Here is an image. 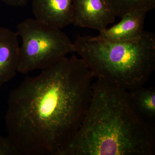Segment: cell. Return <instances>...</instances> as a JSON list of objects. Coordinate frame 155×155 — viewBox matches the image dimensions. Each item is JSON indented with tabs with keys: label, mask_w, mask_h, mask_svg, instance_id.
<instances>
[{
	"label": "cell",
	"mask_w": 155,
	"mask_h": 155,
	"mask_svg": "<svg viewBox=\"0 0 155 155\" xmlns=\"http://www.w3.org/2000/svg\"><path fill=\"white\" fill-rule=\"evenodd\" d=\"M93 78L73 55L26 78L11 91L5 120L20 155L64 154L84 119Z\"/></svg>",
	"instance_id": "1"
},
{
	"label": "cell",
	"mask_w": 155,
	"mask_h": 155,
	"mask_svg": "<svg viewBox=\"0 0 155 155\" xmlns=\"http://www.w3.org/2000/svg\"><path fill=\"white\" fill-rule=\"evenodd\" d=\"M153 127L134 112L127 91L99 80L80 127L63 155H152Z\"/></svg>",
	"instance_id": "2"
},
{
	"label": "cell",
	"mask_w": 155,
	"mask_h": 155,
	"mask_svg": "<svg viewBox=\"0 0 155 155\" xmlns=\"http://www.w3.org/2000/svg\"><path fill=\"white\" fill-rule=\"evenodd\" d=\"M78 53L94 78L126 91L144 86L155 69V35L144 31L123 41L79 36L74 42Z\"/></svg>",
	"instance_id": "3"
},
{
	"label": "cell",
	"mask_w": 155,
	"mask_h": 155,
	"mask_svg": "<svg viewBox=\"0 0 155 155\" xmlns=\"http://www.w3.org/2000/svg\"><path fill=\"white\" fill-rule=\"evenodd\" d=\"M17 28L22 40L17 69L21 74L47 69L75 52L74 43L60 28L35 19H25Z\"/></svg>",
	"instance_id": "4"
},
{
	"label": "cell",
	"mask_w": 155,
	"mask_h": 155,
	"mask_svg": "<svg viewBox=\"0 0 155 155\" xmlns=\"http://www.w3.org/2000/svg\"><path fill=\"white\" fill-rule=\"evenodd\" d=\"M116 17L106 0H73L72 24L77 27L101 31Z\"/></svg>",
	"instance_id": "5"
},
{
	"label": "cell",
	"mask_w": 155,
	"mask_h": 155,
	"mask_svg": "<svg viewBox=\"0 0 155 155\" xmlns=\"http://www.w3.org/2000/svg\"><path fill=\"white\" fill-rule=\"evenodd\" d=\"M35 19L61 29L72 24L73 0H32Z\"/></svg>",
	"instance_id": "6"
},
{
	"label": "cell",
	"mask_w": 155,
	"mask_h": 155,
	"mask_svg": "<svg viewBox=\"0 0 155 155\" xmlns=\"http://www.w3.org/2000/svg\"><path fill=\"white\" fill-rule=\"evenodd\" d=\"M147 11L134 10L122 16L121 21L110 27L99 31L97 39L123 41L136 38L144 32L145 20Z\"/></svg>",
	"instance_id": "7"
},
{
	"label": "cell",
	"mask_w": 155,
	"mask_h": 155,
	"mask_svg": "<svg viewBox=\"0 0 155 155\" xmlns=\"http://www.w3.org/2000/svg\"><path fill=\"white\" fill-rule=\"evenodd\" d=\"M19 49L17 32L0 26V87L13 79L18 72Z\"/></svg>",
	"instance_id": "8"
},
{
	"label": "cell",
	"mask_w": 155,
	"mask_h": 155,
	"mask_svg": "<svg viewBox=\"0 0 155 155\" xmlns=\"http://www.w3.org/2000/svg\"><path fill=\"white\" fill-rule=\"evenodd\" d=\"M143 86L127 91V95L135 114L146 124L153 127L155 120V88L153 86Z\"/></svg>",
	"instance_id": "9"
},
{
	"label": "cell",
	"mask_w": 155,
	"mask_h": 155,
	"mask_svg": "<svg viewBox=\"0 0 155 155\" xmlns=\"http://www.w3.org/2000/svg\"><path fill=\"white\" fill-rule=\"evenodd\" d=\"M116 17H122L134 10L149 11L155 8V0H106Z\"/></svg>",
	"instance_id": "10"
},
{
	"label": "cell",
	"mask_w": 155,
	"mask_h": 155,
	"mask_svg": "<svg viewBox=\"0 0 155 155\" xmlns=\"http://www.w3.org/2000/svg\"><path fill=\"white\" fill-rule=\"evenodd\" d=\"M20 155L14 142L8 136L0 135V155Z\"/></svg>",
	"instance_id": "11"
},
{
	"label": "cell",
	"mask_w": 155,
	"mask_h": 155,
	"mask_svg": "<svg viewBox=\"0 0 155 155\" xmlns=\"http://www.w3.org/2000/svg\"><path fill=\"white\" fill-rule=\"evenodd\" d=\"M6 5L14 7H22L26 6L30 0H1Z\"/></svg>",
	"instance_id": "12"
},
{
	"label": "cell",
	"mask_w": 155,
	"mask_h": 155,
	"mask_svg": "<svg viewBox=\"0 0 155 155\" xmlns=\"http://www.w3.org/2000/svg\"><path fill=\"white\" fill-rule=\"evenodd\" d=\"M1 2H2V1H1V0H0V8H1Z\"/></svg>",
	"instance_id": "13"
}]
</instances>
